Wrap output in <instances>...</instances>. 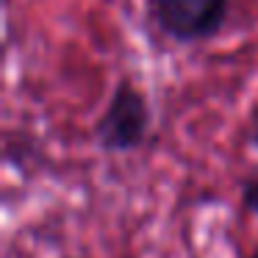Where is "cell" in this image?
<instances>
[{
	"label": "cell",
	"mask_w": 258,
	"mask_h": 258,
	"mask_svg": "<svg viewBox=\"0 0 258 258\" xmlns=\"http://www.w3.org/2000/svg\"><path fill=\"white\" fill-rule=\"evenodd\" d=\"M250 258H258V250H255V252H252V255H250Z\"/></svg>",
	"instance_id": "277c9868"
},
{
	"label": "cell",
	"mask_w": 258,
	"mask_h": 258,
	"mask_svg": "<svg viewBox=\"0 0 258 258\" xmlns=\"http://www.w3.org/2000/svg\"><path fill=\"white\" fill-rule=\"evenodd\" d=\"M153 14L175 39H206L222 25L225 0H153Z\"/></svg>",
	"instance_id": "7a4b0ae2"
},
{
	"label": "cell",
	"mask_w": 258,
	"mask_h": 258,
	"mask_svg": "<svg viewBox=\"0 0 258 258\" xmlns=\"http://www.w3.org/2000/svg\"><path fill=\"white\" fill-rule=\"evenodd\" d=\"M244 203L258 214V180H250V183L244 186Z\"/></svg>",
	"instance_id": "3957f363"
},
{
	"label": "cell",
	"mask_w": 258,
	"mask_h": 258,
	"mask_svg": "<svg viewBox=\"0 0 258 258\" xmlns=\"http://www.w3.org/2000/svg\"><path fill=\"white\" fill-rule=\"evenodd\" d=\"M147 103L134 86L122 84L114 92L100 125H97V139L106 150H131L147 134Z\"/></svg>",
	"instance_id": "6da1fadb"
}]
</instances>
